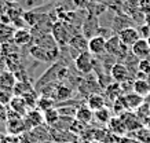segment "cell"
Here are the masks:
<instances>
[{"label":"cell","mask_w":150,"mask_h":143,"mask_svg":"<svg viewBox=\"0 0 150 143\" xmlns=\"http://www.w3.org/2000/svg\"><path fill=\"white\" fill-rule=\"evenodd\" d=\"M0 47H1V42H0Z\"/></svg>","instance_id":"obj_43"},{"label":"cell","mask_w":150,"mask_h":143,"mask_svg":"<svg viewBox=\"0 0 150 143\" xmlns=\"http://www.w3.org/2000/svg\"><path fill=\"white\" fill-rule=\"evenodd\" d=\"M11 98H13V92L0 89V105H8Z\"/></svg>","instance_id":"obj_31"},{"label":"cell","mask_w":150,"mask_h":143,"mask_svg":"<svg viewBox=\"0 0 150 143\" xmlns=\"http://www.w3.org/2000/svg\"><path fill=\"white\" fill-rule=\"evenodd\" d=\"M110 77H112V80L116 81V83L123 84L129 80V70H128V68L125 65L120 63V62H118V63H114L113 66H112V69H110Z\"/></svg>","instance_id":"obj_10"},{"label":"cell","mask_w":150,"mask_h":143,"mask_svg":"<svg viewBox=\"0 0 150 143\" xmlns=\"http://www.w3.org/2000/svg\"><path fill=\"white\" fill-rule=\"evenodd\" d=\"M6 129H7V132L10 135H21L23 132H28V127L23 117L8 118L7 123H6Z\"/></svg>","instance_id":"obj_9"},{"label":"cell","mask_w":150,"mask_h":143,"mask_svg":"<svg viewBox=\"0 0 150 143\" xmlns=\"http://www.w3.org/2000/svg\"><path fill=\"white\" fill-rule=\"evenodd\" d=\"M145 25L150 28V14H145Z\"/></svg>","instance_id":"obj_37"},{"label":"cell","mask_w":150,"mask_h":143,"mask_svg":"<svg viewBox=\"0 0 150 143\" xmlns=\"http://www.w3.org/2000/svg\"><path fill=\"white\" fill-rule=\"evenodd\" d=\"M51 36L54 37V40L57 42V44L59 47H64L69 46L73 35L70 33V30H69V28L66 26V23L64 21H57L51 26Z\"/></svg>","instance_id":"obj_2"},{"label":"cell","mask_w":150,"mask_h":143,"mask_svg":"<svg viewBox=\"0 0 150 143\" xmlns=\"http://www.w3.org/2000/svg\"><path fill=\"white\" fill-rule=\"evenodd\" d=\"M131 51H132V55L135 56L137 59H147L150 55V46H149V42L147 39H139L134 46L131 47Z\"/></svg>","instance_id":"obj_11"},{"label":"cell","mask_w":150,"mask_h":143,"mask_svg":"<svg viewBox=\"0 0 150 143\" xmlns=\"http://www.w3.org/2000/svg\"><path fill=\"white\" fill-rule=\"evenodd\" d=\"M52 99L57 101H68L72 97V89L66 85H54L52 91H51V95H50Z\"/></svg>","instance_id":"obj_17"},{"label":"cell","mask_w":150,"mask_h":143,"mask_svg":"<svg viewBox=\"0 0 150 143\" xmlns=\"http://www.w3.org/2000/svg\"><path fill=\"white\" fill-rule=\"evenodd\" d=\"M118 143H142L139 142L138 139H135L134 136H121V138H118Z\"/></svg>","instance_id":"obj_35"},{"label":"cell","mask_w":150,"mask_h":143,"mask_svg":"<svg viewBox=\"0 0 150 143\" xmlns=\"http://www.w3.org/2000/svg\"><path fill=\"white\" fill-rule=\"evenodd\" d=\"M0 143H14V140H13V138H10V136H6V135H4Z\"/></svg>","instance_id":"obj_36"},{"label":"cell","mask_w":150,"mask_h":143,"mask_svg":"<svg viewBox=\"0 0 150 143\" xmlns=\"http://www.w3.org/2000/svg\"><path fill=\"white\" fill-rule=\"evenodd\" d=\"M14 43H15V46L18 47H22V46H26L29 43L32 42V33L29 32V30H25V29H18V30H15L14 33Z\"/></svg>","instance_id":"obj_21"},{"label":"cell","mask_w":150,"mask_h":143,"mask_svg":"<svg viewBox=\"0 0 150 143\" xmlns=\"http://www.w3.org/2000/svg\"><path fill=\"white\" fill-rule=\"evenodd\" d=\"M132 92H135V94H138V95H141V97L145 98L146 95L150 92L149 81L145 80V79L134 80V83H132Z\"/></svg>","instance_id":"obj_22"},{"label":"cell","mask_w":150,"mask_h":143,"mask_svg":"<svg viewBox=\"0 0 150 143\" xmlns=\"http://www.w3.org/2000/svg\"><path fill=\"white\" fill-rule=\"evenodd\" d=\"M112 117H113V116H112V110H110L108 106H105V107H102V109H99V110L94 111V118L102 125H108V123L110 121Z\"/></svg>","instance_id":"obj_24"},{"label":"cell","mask_w":150,"mask_h":143,"mask_svg":"<svg viewBox=\"0 0 150 143\" xmlns=\"http://www.w3.org/2000/svg\"><path fill=\"white\" fill-rule=\"evenodd\" d=\"M73 1V6L76 7L77 10H86L88 8V6H90V0H72Z\"/></svg>","instance_id":"obj_33"},{"label":"cell","mask_w":150,"mask_h":143,"mask_svg":"<svg viewBox=\"0 0 150 143\" xmlns=\"http://www.w3.org/2000/svg\"><path fill=\"white\" fill-rule=\"evenodd\" d=\"M132 136L142 143H150V128H147V127L143 125V127H141L139 129L134 131V132H132Z\"/></svg>","instance_id":"obj_27"},{"label":"cell","mask_w":150,"mask_h":143,"mask_svg":"<svg viewBox=\"0 0 150 143\" xmlns=\"http://www.w3.org/2000/svg\"><path fill=\"white\" fill-rule=\"evenodd\" d=\"M145 103H146V105H149V106H150V92H149V94H147V95H146V97H145Z\"/></svg>","instance_id":"obj_38"},{"label":"cell","mask_w":150,"mask_h":143,"mask_svg":"<svg viewBox=\"0 0 150 143\" xmlns=\"http://www.w3.org/2000/svg\"><path fill=\"white\" fill-rule=\"evenodd\" d=\"M3 136H4V135H3L1 132H0V142H1V139H3Z\"/></svg>","instance_id":"obj_39"},{"label":"cell","mask_w":150,"mask_h":143,"mask_svg":"<svg viewBox=\"0 0 150 143\" xmlns=\"http://www.w3.org/2000/svg\"><path fill=\"white\" fill-rule=\"evenodd\" d=\"M121 95H124V92H123V87H121L120 83L113 81L112 84L106 85V88H105V98L109 99V101L114 102L117 98L121 97Z\"/></svg>","instance_id":"obj_18"},{"label":"cell","mask_w":150,"mask_h":143,"mask_svg":"<svg viewBox=\"0 0 150 143\" xmlns=\"http://www.w3.org/2000/svg\"><path fill=\"white\" fill-rule=\"evenodd\" d=\"M118 39L125 47H132L141 39V33L135 28H123L118 32Z\"/></svg>","instance_id":"obj_7"},{"label":"cell","mask_w":150,"mask_h":143,"mask_svg":"<svg viewBox=\"0 0 150 143\" xmlns=\"http://www.w3.org/2000/svg\"><path fill=\"white\" fill-rule=\"evenodd\" d=\"M106 40L105 36L102 35H96V36L90 37L88 40V51L91 52L94 56H99L103 52H106Z\"/></svg>","instance_id":"obj_5"},{"label":"cell","mask_w":150,"mask_h":143,"mask_svg":"<svg viewBox=\"0 0 150 143\" xmlns=\"http://www.w3.org/2000/svg\"><path fill=\"white\" fill-rule=\"evenodd\" d=\"M76 120L81 121V123H84V124H90V123L94 120V111L87 106V105L77 107V111H76Z\"/></svg>","instance_id":"obj_23"},{"label":"cell","mask_w":150,"mask_h":143,"mask_svg":"<svg viewBox=\"0 0 150 143\" xmlns=\"http://www.w3.org/2000/svg\"><path fill=\"white\" fill-rule=\"evenodd\" d=\"M87 106L92 111H96L106 106V98L102 97L100 94H91L87 98Z\"/></svg>","instance_id":"obj_19"},{"label":"cell","mask_w":150,"mask_h":143,"mask_svg":"<svg viewBox=\"0 0 150 143\" xmlns=\"http://www.w3.org/2000/svg\"><path fill=\"white\" fill-rule=\"evenodd\" d=\"M147 42H149V46H150V36L147 37Z\"/></svg>","instance_id":"obj_40"},{"label":"cell","mask_w":150,"mask_h":143,"mask_svg":"<svg viewBox=\"0 0 150 143\" xmlns=\"http://www.w3.org/2000/svg\"><path fill=\"white\" fill-rule=\"evenodd\" d=\"M90 1H91V3H92V1H96V0H90Z\"/></svg>","instance_id":"obj_41"},{"label":"cell","mask_w":150,"mask_h":143,"mask_svg":"<svg viewBox=\"0 0 150 143\" xmlns=\"http://www.w3.org/2000/svg\"><path fill=\"white\" fill-rule=\"evenodd\" d=\"M124 99H125V103H127V107L128 110H137L139 106H142L145 103V98L138 95L135 92H129V94H125L124 95Z\"/></svg>","instance_id":"obj_20"},{"label":"cell","mask_w":150,"mask_h":143,"mask_svg":"<svg viewBox=\"0 0 150 143\" xmlns=\"http://www.w3.org/2000/svg\"><path fill=\"white\" fill-rule=\"evenodd\" d=\"M138 6L143 14H150V0H139Z\"/></svg>","instance_id":"obj_34"},{"label":"cell","mask_w":150,"mask_h":143,"mask_svg":"<svg viewBox=\"0 0 150 143\" xmlns=\"http://www.w3.org/2000/svg\"><path fill=\"white\" fill-rule=\"evenodd\" d=\"M43 114H44V123L47 125H50V127H54L61 118V114H59L57 107H51L48 110L43 111Z\"/></svg>","instance_id":"obj_25"},{"label":"cell","mask_w":150,"mask_h":143,"mask_svg":"<svg viewBox=\"0 0 150 143\" xmlns=\"http://www.w3.org/2000/svg\"><path fill=\"white\" fill-rule=\"evenodd\" d=\"M8 110L7 105H0V123H7L8 120Z\"/></svg>","instance_id":"obj_32"},{"label":"cell","mask_w":150,"mask_h":143,"mask_svg":"<svg viewBox=\"0 0 150 143\" xmlns=\"http://www.w3.org/2000/svg\"><path fill=\"white\" fill-rule=\"evenodd\" d=\"M33 91V88L26 83V81H17L15 85H14V89H13V94L15 97H23L26 95L28 92Z\"/></svg>","instance_id":"obj_26"},{"label":"cell","mask_w":150,"mask_h":143,"mask_svg":"<svg viewBox=\"0 0 150 143\" xmlns=\"http://www.w3.org/2000/svg\"><path fill=\"white\" fill-rule=\"evenodd\" d=\"M69 46L72 47L73 50H76L79 54H81L84 51H88V40L87 37L83 35V33H79V35H73L72 40L69 43Z\"/></svg>","instance_id":"obj_15"},{"label":"cell","mask_w":150,"mask_h":143,"mask_svg":"<svg viewBox=\"0 0 150 143\" xmlns=\"http://www.w3.org/2000/svg\"><path fill=\"white\" fill-rule=\"evenodd\" d=\"M120 118L125 124L128 132H134V131L139 129L141 127H143V123L139 120V117L135 114V111H132V110H127V111H124V113H121Z\"/></svg>","instance_id":"obj_8"},{"label":"cell","mask_w":150,"mask_h":143,"mask_svg":"<svg viewBox=\"0 0 150 143\" xmlns=\"http://www.w3.org/2000/svg\"><path fill=\"white\" fill-rule=\"evenodd\" d=\"M74 65H76V69L83 74H90L94 70L95 66V61H94V55H92L90 51H84L81 54H79L74 59Z\"/></svg>","instance_id":"obj_3"},{"label":"cell","mask_w":150,"mask_h":143,"mask_svg":"<svg viewBox=\"0 0 150 143\" xmlns=\"http://www.w3.org/2000/svg\"><path fill=\"white\" fill-rule=\"evenodd\" d=\"M55 105V99H52L51 97H46V95H43L41 98H39V101H37V109H40L41 111H46L51 107H54Z\"/></svg>","instance_id":"obj_28"},{"label":"cell","mask_w":150,"mask_h":143,"mask_svg":"<svg viewBox=\"0 0 150 143\" xmlns=\"http://www.w3.org/2000/svg\"><path fill=\"white\" fill-rule=\"evenodd\" d=\"M108 129L116 136V138H121V136H125L127 135V127L123 123V120L120 118V116H116V117H112L110 121L108 123Z\"/></svg>","instance_id":"obj_12"},{"label":"cell","mask_w":150,"mask_h":143,"mask_svg":"<svg viewBox=\"0 0 150 143\" xmlns=\"http://www.w3.org/2000/svg\"><path fill=\"white\" fill-rule=\"evenodd\" d=\"M138 70L142 74H150V62L147 59H141L138 62Z\"/></svg>","instance_id":"obj_30"},{"label":"cell","mask_w":150,"mask_h":143,"mask_svg":"<svg viewBox=\"0 0 150 143\" xmlns=\"http://www.w3.org/2000/svg\"><path fill=\"white\" fill-rule=\"evenodd\" d=\"M29 54L35 58V59L40 61V62H44V63H51V62H54L58 55L54 54V52H51L50 50H47L44 47L39 46V44H35L29 48Z\"/></svg>","instance_id":"obj_4"},{"label":"cell","mask_w":150,"mask_h":143,"mask_svg":"<svg viewBox=\"0 0 150 143\" xmlns=\"http://www.w3.org/2000/svg\"><path fill=\"white\" fill-rule=\"evenodd\" d=\"M23 120L26 123L28 131L36 128V127H40L43 123H44V114L43 111H40V109H30L28 110V113L23 116Z\"/></svg>","instance_id":"obj_6"},{"label":"cell","mask_w":150,"mask_h":143,"mask_svg":"<svg viewBox=\"0 0 150 143\" xmlns=\"http://www.w3.org/2000/svg\"><path fill=\"white\" fill-rule=\"evenodd\" d=\"M66 73H68V68H66V66H64V65H61V63L52 65L50 69L41 76V79L37 81L36 88L39 89V88L46 87V85H48V84H52L55 80L62 79Z\"/></svg>","instance_id":"obj_1"},{"label":"cell","mask_w":150,"mask_h":143,"mask_svg":"<svg viewBox=\"0 0 150 143\" xmlns=\"http://www.w3.org/2000/svg\"><path fill=\"white\" fill-rule=\"evenodd\" d=\"M8 107L11 109V110L17 111L19 116H25L28 113V105L26 102H25V99H23L22 97H15V95H13V98H11V101H10L8 103Z\"/></svg>","instance_id":"obj_16"},{"label":"cell","mask_w":150,"mask_h":143,"mask_svg":"<svg viewBox=\"0 0 150 143\" xmlns=\"http://www.w3.org/2000/svg\"><path fill=\"white\" fill-rule=\"evenodd\" d=\"M65 143H72V142H65Z\"/></svg>","instance_id":"obj_42"},{"label":"cell","mask_w":150,"mask_h":143,"mask_svg":"<svg viewBox=\"0 0 150 143\" xmlns=\"http://www.w3.org/2000/svg\"><path fill=\"white\" fill-rule=\"evenodd\" d=\"M15 83H17V79H15V74H14L13 72L6 70L4 73L0 74V89L13 92Z\"/></svg>","instance_id":"obj_14"},{"label":"cell","mask_w":150,"mask_h":143,"mask_svg":"<svg viewBox=\"0 0 150 143\" xmlns=\"http://www.w3.org/2000/svg\"><path fill=\"white\" fill-rule=\"evenodd\" d=\"M135 114L139 117V120H141L142 123H145V121H147L150 118V106L146 105V103H143L142 106H139L137 110H135Z\"/></svg>","instance_id":"obj_29"},{"label":"cell","mask_w":150,"mask_h":143,"mask_svg":"<svg viewBox=\"0 0 150 143\" xmlns=\"http://www.w3.org/2000/svg\"><path fill=\"white\" fill-rule=\"evenodd\" d=\"M125 48H127V47L120 42L118 36H110L109 39L106 40V52L110 54L112 56L120 55V54L123 52V50H125Z\"/></svg>","instance_id":"obj_13"}]
</instances>
